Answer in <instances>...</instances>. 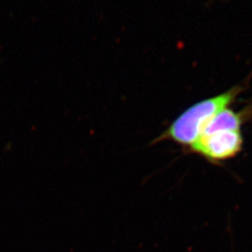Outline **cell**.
Segmentation results:
<instances>
[{
    "mask_svg": "<svg viewBox=\"0 0 252 252\" xmlns=\"http://www.w3.org/2000/svg\"><path fill=\"white\" fill-rule=\"evenodd\" d=\"M241 91L240 86H234L220 94L190 106L168 126L157 141L170 140L190 148L203 134L209 122L220 111L229 108Z\"/></svg>",
    "mask_w": 252,
    "mask_h": 252,
    "instance_id": "1",
    "label": "cell"
},
{
    "mask_svg": "<svg viewBox=\"0 0 252 252\" xmlns=\"http://www.w3.org/2000/svg\"><path fill=\"white\" fill-rule=\"evenodd\" d=\"M242 147L241 131H218L201 135L189 150L210 162H221L234 158Z\"/></svg>",
    "mask_w": 252,
    "mask_h": 252,
    "instance_id": "2",
    "label": "cell"
},
{
    "mask_svg": "<svg viewBox=\"0 0 252 252\" xmlns=\"http://www.w3.org/2000/svg\"><path fill=\"white\" fill-rule=\"evenodd\" d=\"M245 112H236L229 108H224L220 111L209 122L203 135L211 134L218 131H241V126L245 121Z\"/></svg>",
    "mask_w": 252,
    "mask_h": 252,
    "instance_id": "3",
    "label": "cell"
}]
</instances>
